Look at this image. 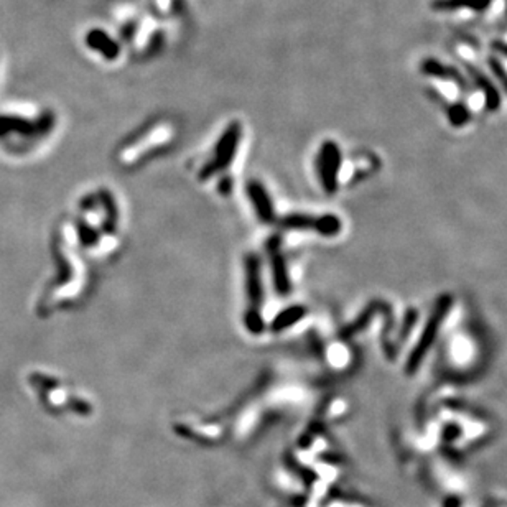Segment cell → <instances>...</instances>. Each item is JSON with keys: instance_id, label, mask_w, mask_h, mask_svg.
Masks as SVG:
<instances>
[{"instance_id": "obj_5", "label": "cell", "mask_w": 507, "mask_h": 507, "mask_svg": "<svg viewBox=\"0 0 507 507\" xmlns=\"http://www.w3.org/2000/svg\"><path fill=\"white\" fill-rule=\"evenodd\" d=\"M493 49L498 54H503V57L507 58V43L506 42H499V40H498V42H494L493 43Z\"/></svg>"}, {"instance_id": "obj_6", "label": "cell", "mask_w": 507, "mask_h": 507, "mask_svg": "<svg viewBox=\"0 0 507 507\" xmlns=\"http://www.w3.org/2000/svg\"><path fill=\"white\" fill-rule=\"evenodd\" d=\"M503 17H504V22L507 23V2H506V8H504V15H503Z\"/></svg>"}, {"instance_id": "obj_1", "label": "cell", "mask_w": 507, "mask_h": 507, "mask_svg": "<svg viewBox=\"0 0 507 507\" xmlns=\"http://www.w3.org/2000/svg\"><path fill=\"white\" fill-rule=\"evenodd\" d=\"M466 69H468L470 76L473 78V81L476 86H478L481 91H483L484 94V99H486V105H488L489 110H496L499 107L501 104V98H499V93L498 89H496V86L493 84V81L486 76V74L481 71V69H478L476 66H473V64L470 63H465Z\"/></svg>"}, {"instance_id": "obj_4", "label": "cell", "mask_w": 507, "mask_h": 507, "mask_svg": "<svg viewBox=\"0 0 507 507\" xmlns=\"http://www.w3.org/2000/svg\"><path fill=\"white\" fill-rule=\"evenodd\" d=\"M488 64H489L491 71H493L494 76L499 79L501 84H503L504 89L507 91V69L504 68L503 62H501L498 57H489L488 58Z\"/></svg>"}, {"instance_id": "obj_3", "label": "cell", "mask_w": 507, "mask_h": 507, "mask_svg": "<svg viewBox=\"0 0 507 507\" xmlns=\"http://www.w3.org/2000/svg\"><path fill=\"white\" fill-rule=\"evenodd\" d=\"M421 73L426 74V76H431V78H443V79H450V81H453L455 84H458V86L463 89L466 88V83H465V78L461 76L458 69L455 68H450V66H445L443 63H440L438 59H433V58H426L421 62Z\"/></svg>"}, {"instance_id": "obj_2", "label": "cell", "mask_w": 507, "mask_h": 507, "mask_svg": "<svg viewBox=\"0 0 507 507\" xmlns=\"http://www.w3.org/2000/svg\"><path fill=\"white\" fill-rule=\"evenodd\" d=\"M493 0H433L431 8L435 12H456V10H471L483 13L491 7Z\"/></svg>"}]
</instances>
